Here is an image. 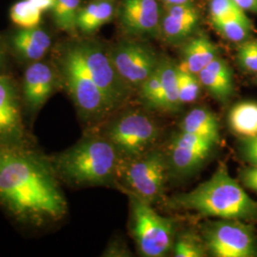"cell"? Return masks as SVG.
<instances>
[{
	"label": "cell",
	"instance_id": "obj_3",
	"mask_svg": "<svg viewBox=\"0 0 257 257\" xmlns=\"http://www.w3.org/2000/svg\"><path fill=\"white\" fill-rule=\"evenodd\" d=\"M120 156L107 138H89L56 156L55 170L65 181L95 186L116 178Z\"/></svg>",
	"mask_w": 257,
	"mask_h": 257
},
{
	"label": "cell",
	"instance_id": "obj_32",
	"mask_svg": "<svg viewBox=\"0 0 257 257\" xmlns=\"http://www.w3.org/2000/svg\"><path fill=\"white\" fill-rule=\"evenodd\" d=\"M239 178L246 188L257 193V165L245 167L240 171Z\"/></svg>",
	"mask_w": 257,
	"mask_h": 257
},
{
	"label": "cell",
	"instance_id": "obj_15",
	"mask_svg": "<svg viewBox=\"0 0 257 257\" xmlns=\"http://www.w3.org/2000/svg\"><path fill=\"white\" fill-rule=\"evenodd\" d=\"M55 74L49 65L36 61L26 69L23 81V94L28 107L39 110L50 96L55 87Z\"/></svg>",
	"mask_w": 257,
	"mask_h": 257
},
{
	"label": "cell",
	"instance_id": "obj_8",
	"mask_svg": "<svg viewBox=\"0 0 257 257\" xmlns=\"http://www.w3.org/2000/svg\"><path fill=\"white\" fill-rule=\"evenodd\" d=\"M75 44L92 80L111 110L123 105L127 101L132 88L121 77L108 52L92 41H81Z\"/></svg>",
	"mask_w": 257,
	"mask_h": 257
},
{
	"label": "cell",
	"instance_id": "obj_11",
	"mask_svg": "<svg viewBox=\"0 0 257 257\" xmlns=\"http://www.w3.org/2000/svg\"><path fill=\"white\" fill-rule=\"evenodd\" d=\"M160 3L159 0H121L117 9L120 26L132 37L159 36Z\"/></svg>",
	"mask_w": 257,
	"mask_h": 257
},
{
	"label": "cell",
	"instance_id": "obj_18",
	"mask_svg": "<svg viewBox=\"0 0 257 257\" xmlns=\"http://www.w3.org/2000/svg\"><path fill=\"white\" fill-rule=\"evenodd\" d=\"M182 64L179 65L192 74H199L212 60L219 56L218 49L205 35H199L186 41L182 49Z\"/></svg>",
	"mask_w": 257,
	"mask_h": 257
},
{
	"label": "cell",
	"instance_id": "obj_10",
	"mask_svg": "<svg viewBox=\"0 0 257 257\" xmlns=\"http://www.w3.org/2000/svg\"><path fill=\"white\" fill-rule=\"evenodd\" d=\"M121 77L132 89H139L157 68L160 57L145 43L125 40L108 52Z\"/></svg>",
	"mask_w": 257,
	"mask_h": 257
},
{
	"label": "cell",
	"instance_id": "obj_23",
	"mask_svg": "<svg viewBox=\"0 0 257 257\" xmlns=\"http://www.w3.org/2000/svg\"><path fill=\"white\" fill-rule=\"evenodd\" d=\"M211 23L222 37L233 43L241 44L251 36V22L246 14L214 19Z\"/></svg>",
	"mask_w": 257,
	"mask_h": 257
},
{
	"label": "cell",
	"instance_id": "obj_35",
	"mask_svg": "<svg viewBox=\"0 0 257 257\" xmlns=\"http://www.w3.org/2000/svg\"><path fill=\"white\" fill-rule=\"evenodd\" d=\"M104 253H105L104 255H106V256H122V255H124L123 253H125V251H124V249L121 248L119 244L113 243L112 245H110L107 248Z\"/></svg>",
	"mask_w": 257,
	"mask_h": 257
},
{
	"label": "cell",
	"instance_id": "obj_27",
	"mask_svg": "<svg viewBox=\"0 0 257 257\" xmlns=\"http://www.w3.org/2000/svg\"><path fill=\"white\" fill-rule=\"evenodd\" d=\"M173 248L175 257H204L208 252L203 238L194 233L181 234Z\"/></svg>",
	"mask_w": 257,
	"mask_h": 257
},
{
	"label": "cell",
	"instance_id": "obj_31",
	"mask_svg": "<svg viewBox=\"0 0 257 257\" xmlns=\"http://www.w3.org/2000/svg\"><path fill=\"white\" fill-rule=\"evenodd\" d=\"M241 152L248 163L257 165V136L243 138Z\"/></svg>",
	"mask_w": 257,
	"mask_h": 257
},
{
	"label": "cell",
	"instance_id": "obj_16",
	"mask_svg": "<svg viewBox=\"0 0 257 257\" xmlns=\"http://www.w3.org/2000/svg\"><path fill=\"white\" fill-rule=\"evenodd\" d=\"M197 76L202 87L211 93L213 98L221 103L228 102L233 94L231 70L220 56L207 65Z\"/></svg>",
	"mask_w": 257,
	"mask_h": 257
},
{
	"label": "cell",
	"instance_id": "obj_5",
	"mask_svg": "<svg viewBox=\"0 0 257 257\" xmlns=\"http://www.w3.org/2000/svg\"><path fill=\"white\" fill-rule=\"evenodd\" d=\"M168 166L167 157L151 149L133 158L120 157L116 178L128 194L153 205L163 193Z\"/></svg>",
	"mask_w": 257,
	"mask_h": 257
},
{
	"label": "cell",
	"instance_id": "obj_26",
	"mask_svg": "<svg viewBox=\"0 0 257 257\" xmlns=\"http://www.w3.org/2000/svg\"><path fill=\"white\" fill-rule=\"evenodd\" d=\"M178 92L181 104H189L195 101L201 92V83L198 76L177 66Z\"/></svg>",
	"mask_w": 257,
	"mask_h": 257
},
{
	"label": "cell",
	"instance_id": "obj_22",
	"mask_svg": "<svg viewBox=\"0 0 257 257\" xmlns=\"http://www.w3.org/2000/svg\"><path fill=\"white\" fill-rule=\"evenodd\" d=\"M230 128L243 138L257 136V102L235 104L229 112Z\"/></svg>",
	"mask_w": 257,
	"mask_h": 257
},
{
	"label": "cell",
	"instance_id": "obj_20",
	"mask_svg": "<svg viewBox=\"0 0 257 257\" xmlns=\"http://www.w3.org/2000/svg\"><path fill=\"white\" fill-rule=\"evenodd\" d=\"M180 131L217 143L220 139L219 123L211 110L195 108L188 112L180 123Z\"/></svg>",
	"mask_w": 257,
	"mask_h": 257
},
{
	"label": "cell",
	"instance_id": "obj_24",
	"mask_svg": "<svg viewBox=\"0 0 257 257\" xmlns=\"http://www.w3.org/2000/svg\"><path fill=\"white\" fill-rule=\"evenodd\" d=\"M81 0H55L53 19L59 30L74 34L77 31V17L81 9Z\"/></svg>",
	"mask_w": 257,
	"mask_h": 257
},
{
	"label": "cell",
	"instance_id": "obj_12",
	"mask_svg": "<svg viewBox=\"0 0 257 257\" xmlns=\"http://www.w3.org/2000/svg\"><path fill=\"white\" fill-rule=\"evenodd\" d=\"M214 145L208 139L180 131L172 140L168 163L178 175L192 174L206 160Z\"/></svg>",
	"mask_w": 257,
	"mask_h": 257
},
{
	"label": "cell",
	"instance_id": "obj_13",
	"mask_svg": "<svg viewBox=\"0 0 257 257\" xmlns=\"http://www.w3.org/2000/svg\"><path fill=\"white\" fill-rule=\"evenodd\" d=\"M200 22L193 3L163 5L159 36L170 44H180L192 37Z\"/></svg>",
	"mask_w": 257,
	"mask_h": 257
},
{
	"label": "cell",
	"instance_id": "obj_34",
	"mask_svg": "<svg viewBox=\"0 0 257 257\" xmlns=\"http://www.w3.org/2000/svg\"><path fill=\"white\" fill-rule=\"evenodd\" d=\"M29 1L43 13V12L53 9L55 0H29Z\"/></svg>",
	"mask_w": 257,
	"mask_h": 257
},
{
	"label": "cell",
	"instance_id": "obj_21",
	"mask_svg": "<svg viewBox=\"0 0 257 257\" xmlns=\"http://www.w3.org/2000/svg\"><path fill=\"white\" fill-rule=\"evenodd\" d=\"M177 66L170 58L160 57L158 72L162 85V110L175 111L181 107L177 82Z\"/></svg>",
	"mask_w": 257,
	"mask_h": 257
},
{
	"label": "cell",
	"instance_id": "obj_19",
	"mask_svg": "<svg viewBox=\"0 0 257 257\" xmlns=\"http://www.w3.org/2000/svg\"><path fill=\"white\" fill-rule=\"evenodd\" d=\"M116 7L113 0H93L82 7L77 17V30L90 35L113 19Z\"/></svg>",
	"mask_w": 257,
	"mask_h": 257
},
{
	"label": "cell",
	"instance_id": "obj_37",
	"mask_svg": "<svg viewBox=\"0 0 257 257\" xmlns=\"http://www.w3.org/2000/svg\"><path fill=\"white\" fill-rule=\"evenodd\" d=\"M3 59H4V55H3V52L0 49V67L3 64Z\"/></svg>",
	"mask_w": 257,
	"mask_h": 257
},
{
	"label": "cell",
	"instance_id": "obj_33",
	"mask_svg": "<svg viewBox=\"0 0 257 257\" xmlns=\"http://www.w3.org/2000/svg\"><path fill=\"white\" fill-rule=\"evenodd\" d=\"M240 9L257 16V0H232Z\"/></svg>",
	"mask_w": 257,
	"mask_h": 257
},
{
	"label": "cell",
	"instance_id": "obj_1",
	"mask_svg": "<svg viewBox=\"0 0 257 257\" xmlns=\"http://www.w3.org/2000/svg\"><path fill=\"white\" fill-rule=\"evenodd\" d=\"M0 205L16 220L44 226L68 210L55 168L20 144L0 142Z\"/></svg>",
	"mask_w": 257,
	"mask_h": 257
},
{
	"label": "cell",
	"instance_id": "obj_7",
	"mask_svg": "<svg viewBox=\"0 0 257 257\" xmlns=\"http://www.w3.org/2000/svg\"><path fill=\"white\" fill-rule=\"evenodd\" d=\"M246 223L234 219L207 223L202 230L207 251L215 257L257 256L256 236Z\"/></svg>",
	"mask_w": 257,
	"mask_h": 257
},
{
	"label": "cell",
	"instance_id": "obj_4",
	"mask_svg": "<svg viewBox=\"0 0 257 257\" xmlns=\"http://www.w3.org/2000/svg\"><path fill=\"white\" fill-rule=\"evenodd\" d=\"M130 230L143 256H165L174 247V222L158 214L151 203L133 194H130Z\"/></svg>",
	"mask_w": 257,
	"mask_h": 257
},
{
	"label": "cell",
	"instance_id": "obj_2",
	"mask_svg": "<svg viewBox=\"0 0 257 257\" xmlns=\"http://www.w3.org/2000/svg\"><path fill=\"white\" fill-rule=\"evenodd\" d=\"M173 209L192 211L203 216L257 221V202L248 196L241 185L230 176L224 164L207 181L188 193H178L168 200Z\"/></svg>",
	"mask_w": 257,
	"mask_h": 257
},
{
	"label": "cell",
	"instance_id": "obj_38",
	"mask_svg": "<svg viewBox=\"0 0 257 257\" xmlns=\"http://www.w3.org/2000/svg\"><path fill=\"white\" fill-rule=\"evenodd\" d=\"M256 81H257V74H256Z\"/></svg>",
	"mask_w": 257,
	"mask_h": 257
},
{
	"label": "cell",
	"instance_id": "obj_25",
	"mask_svg": "<svg viewBox=\"0 0 257 257\" xmlns=\"http://www.w3.org/2000/svg\"><path fill=\"white\" fill-rule=\"evenodd\" d=\"M10 17L19 27L35 28L41 21L42 12L29 0H21L13 5Z\"/></svg>",
	"mask_w": 257,
	"mask_h": 257
},
{
	"label": "cell",
	"instance_id": "obj_6",
	"mask_svg": "<svg viewBox=\"0 0 257 257\" xmlns=\"http://www.w3.org/2000/svg\"><path fill=\"white\" fill-rule=\"evenodd\" d=\"M59 63L68 91L83 115L101 117L111 111L100 90L92 80L75 43L65 48Z\"/></svg>",
	"mask_w": 257,
	"mask_h": 257
},
{
	"label": "cell",
	"instance_id": "obj_9",
	"mask_svg": "<svg viewBox=\"0 0 257 257\" xmlns=\"http://www.w3.org/2000/svg\"><path fill=\"white\" fill-rule=\"evenodd\" d=\"M157 137L156 122L138 110L123 114L107 131V139L117 150L121 158H133L146 153Z\"/></svg>",
	"mask_w": 257,
	"mask_h": 257
},
{
	"label": "cell",
	"instance_id": "obj_30",
	"mask_svg": "<svg viewBox=\"0 0 257 257\" xmlns=\"http://www.w3.org/2000/svg\"><path fill=\"white\" fill-rule=\"evenodd\" d=\"M240 15H245V12L240 9L232 0H211L210 2L211 20Z\"/></svg>",
	"mask_w": 257,
	"mask_h": 257
},
{
	"label": "cell",
	"instance_id": "obj_14",
	"mask_svg": "<svg viewBox=\"0 0 257 257\" xmlns=\"http://www.w3.org/2000/svg\"><path fill=\"white\" fill-rule=\"evenodd\" d=\"M19 93L12 78L0 75V142L19 144L23 125Z\"/></svg>",
	"mask_w": 257,
	"mask_h": 257
},
{
	"label": "cell",
	"instance_id": "obj_36",
	"mask_svg": "<svg viewBox=\"0 0 257 257\" xmlns=\"http://www.w3.org/2000/svg\"><path fill=\"white\" fill-rule=\"evenodd\" d=\"M163 5H177V4H187L193 3L195 0H159Z\"/></svg>",
	"mask_w": 257,
	"mask_h": 257
},
{
	"label": "cell",
	"instance_id": "obj_17",
	"mask_svg": "<svg viewBox=\"0 0 257 257\" xmlns=\"http://www.w3.org/2000/svg\"><path fill=\"white\" fill-rule=\"evenodd\" d=\"M12 46L23 58L39 61L52 46V38L40 28H21L11 38Z\"/></svg>",
	"mask_w": 257,
	"mask_h": 257
},
{
	"label": "cell",
	"instance_id": "obj_28",
	"mask_svg": "<svg viewBox=\"0 0 257 257\" xmlns=\"http://www.w3.org/2000/svg\"><path fill=\"white\" fill-rule=\"evenodd\" d=\"M138 90L140 92V95L143 101L145 102L149 107L157 110H162V85L160 74L157 68Z\"/></svg>",
	"mask_w": 257,
	"mask_h": 257
},
{
	"label": "cell",
	"instance_id": "obj_29",
	"mask_svg": "<svg viewBox=\"0 0 257 257\" xmlns=\"http://www.w3.org/2000/svg\"><path fill=\"white\" fill-rule=\"evenodd\" d=\"M237 61L244 71L257 74V38H249L239 44Z\"/></svg>",
	"mask_w": 257,
	"mask_h": 257
}]
</instances>
